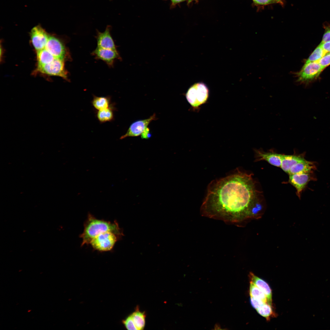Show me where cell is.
I'll return each mask as SVG.
<instances>
[{
    "label": "cell",
    "instance_id": "cell-17",
    "mask_svg": "<svg viewBox=\"0 0 330 330\" xmlns=\"http://www.w3.org/2000/svg\"><path fill=\"white\" fill-rule=\"evenodd\" d=\"M91 103L97 111L106 109L113 105L109 96H97L94 95Z\"/></svg>",
    "mask_w": 330,
    "mask_h": 330
},
{
    "label": "cell",
    "instance_id": "cell-16",
    "mask_svg": "<svg viewBox=\"0 0 330 330\" xmlns=\"http://www.w3.org/2000/svg\"><path fill=\"white\" fill-rule=\"evenodd\" d=\"M250 281L260 289L266 295L268 302L272 304V292L268 284L262 279L255 276L252 273L249 274Z\"/></svg>",
    "mask_w": 330,
    "mask_h": 330
},
{
    "label": "cell",
    "instance_id": "cell-8",
    "mask_svg": "<svg viewBox=\"0 0 330 330\" xmlns=\"http://www.w3.org/2000/svg\"><path fill=\"white\" fill-rule=\"evenodd\" d=\"M91 54L97 60L104 62L109 67H112L115 61L121 58L117 50L97 47Z\"/></svg>",
    "mask_w": 330,
    "mask_h": 330
},
{
    "label": "cell",
    "instance_id": "cell-25",
    "mask_svg": "<svg viewBox=\"0 0 330 330\" xmlns=\"http://www.w3.org/2000/svg\"><path fill=\"white\" fill-rule=\"evenodd\" d=\"M123 322L125 328L129 330H137L130 315L123 321Z\"/></svg>",
    "mask_w": 330,
    "mask_h": 330
},
{
    "label": "cell",
    "instance_id": "cell-31",
    "mask_svg": "<svg viewBox=\"0 0 330 330\" xmlns=\"http://www.w3.org/2000/svg\"><path fill=\"white\" fill-rule=\"evenodd\" d=\"M174 4H176L178 3H179L181 2H182L185 0H170Z\"/></svg>",
    "mask_w": 330,
    "mask_h": 330
},
{
    "label": "cell",
    "instance_id": "cell-9",
    "mask_svg": "<svg viewBox=\"0 0 330 330\" xmlns=\"http://www.w3.org/2000/svg\"><path fill=\"white\" fill-rule=\"evenodd\" d=\"M30 36L32 45L37 52L45 48L49 37L45 30L39 25L32 28Z\"/></svg>",
    "mask_w": 330,
    "mask_h": 330
},
{
    "label": "cell",
    "instance_id": "cell-2",
    "mask_svg": "<svg viewBox=\"0 0 330 330\" xmlns=\"http://www.w3.org/2000/svg\"><path fill=\"white\" fill-rule=\"evenodd\" d=\"M107 231L112 232L120 238L123 235L117 222L99 219L89 213L84 225L83 232L80 236L82 240L81 246L89 244L92 240L100 233Z\"/></svg>",
    "mask_w": 330,
    "mask_h": 330
},
{
    "label": "cell",
    "instance_id": "cell-4",
    "mask_svg": "<svg viewBox=\"0 0 330 330\" xmlns=\"http://www.w3.org/2000/svg\"><path fill=\"white\" fill-rule=\"evenodd\" d=\"M120 238L114 233L107 231L96 236L92 240L89 244L95 250L101 252L109 251L112 249Z\"/></svg>",
    "mask_w": 330,
    "mask_h": 330
},
{
    "label": "cell",
    "instance_id": "cell-18",
    "mask_svg": "<svg viewBox=\"0 0 330 330\" xmlns=\"http://www.w3.org/2000/svg\"><path fill=\"white\" fill-rule=\"evenodd\" d=\"M115 110L113 105L108 108L97 111L96 117L101 123L112 121L114 118Z\"/></svg>",
    "mask_w": 330,
    "mask_h": 330
},
{
    "label": "cell",
    "instance_id": "cell-22",
    "mask_svg": "<svg viewBox=\"0 0 330 330\" xmlns=\"http://www.w3.org/2000/svg\"><path fill=\"white\" fill-rule=\"evenodd\" d=\"M326 53L323 50L321 45L319 44L306 60L305 63L310 62L318 61Z\"/></svg>",
    "mask_w": 330,
    "mask_h": 330
},
{
    "label": "cell",
    "instance_id": "cell-5",
    "mask_svg": "<svg viewBox=\"0 0 330 330\" xmlns=\"http://www.w3.org/2000/svg\"><path fill=\"white\" fill-rule=\"evenodd\" d=\"M65 61L63 60L55 58L50 63L38 66L37 71L50 75L59 76L69 81L68 72L64 66Z\"/></svg>",
    "mask_w": 330,
    "mask_h": 330
},
{
    "label": "cell",
    "instance_id": "cell-24",
    "mask_svg": "<svg viewBox=\"0 0 330 330\" xmlns=\"http://www.w3.org/2000/svg\"><path fill=\"white\" fill-rule=\"evenodd\" d=\"M318 62L323 70L330 64V53H326Z\"/></svg>",
    "mask_w": 330,
    "mask_h": 330
},
{
    "label": "cell",
    "instance_id": "cell-1",
    "mask_svg": "<svg viewBox=\"0 0 330 330\" xmlns=\"http://www.w3.org/2000/svg\"><path fill=\"white\" fill-rule=\"evenodd\" d=\"M259 193L252 174L238 171L210 183L201 213L204 216L232 223L259 218L262 213Z\"/></svg>",
    "mask_w": 330,
    "mask_h": 330
},
{
    "label": "cell",
    "instance_id": "cell-7",
    "mask_svg": "<svg viewBox=\"0 0 330 330\" xmlns=\"http://www.w3.org/2000/svg\"><path fill=\"white\" fill-rule=\"evenodd\" d=\"M323 70L318 61L305 63L296 73L297 81L301 83H307L317 78Z\"/></svg>",
    "mask_w": 330,
    "mask_h": 330
},
{
    "label": "cell",
    "instance_id": "cell-29",
    "mask_svg": "<svg viewBox=\"0 0 330 330\" xmlns=\"http://www.w3.org/2000/svg\"><path fill=\"white\" fill-rule=\"evenodd\" d=\"M320 44L326 53H330V41L321 43Z\"/></svg>",
    "mask_w": 330,
    "mask_h": 330
},
{
    "label": "cell",
    "instance_id": "cell-14",
    "mask_svg": "<svg viewBox=\"0 0 330 330\" xmlns=\"http://www.w3.org/2000/svg\"><path fill=\"white\" fill-rule=\"evenodd\" d=\"M304 154L292 155H282L280 168L285 172L288 173L292 167L299 162L305 160Z\"/></svg>",
    "mask_w": 330,
    "mask_h": 330
},
{
    "label": "cell",
    "instance_id": "cell-27",
    "mask_svg": "<svg viewBox=\"0 0 330 330\" xmlns=\"http://www.w3.org/2000/svg\"><path fill=\"white\" fill-rule=\"evenodd\" d=\"M324 27L325 29V31L321 43L330 41V24H324Z\"/></svg>",
    "mask_w": 330,
    "mask_h": 330
},
{
    "label": "cell",
    "instance_id": "cell-15",
    "mask_svg": "<svg viewBox=\"0 0 330 330\" xmlns=\"http://www.w3.org/2000/svg\"><path fill=\"white\" fill-rule=\"evenodd\" d=\"M315 169L316 166L313 162L308 161L305 160L292 167L288 174L289 175L312 173L313 170Z\"/></svg>",
    "mask_w": 330,
    "mask_h": 330
},
{
    "label": "cell",
    "instance_id": "cell-32",
    "mask_svg": "<svg viewBox=\"0 0 330 330\" xmlns=\"http://www.w3.org/2000/svg\"><path fill=\"white\" fill-rule=\"evenodd\" d=\"M276 0L277 2L280 3H282V2H281V0Z\"/></svg>",
    "mask_w": 330,
    "mask_h": 330
},
{
    "label": "cell",
    "instance_id": "cell-12",
    "mask_svg": "<svg viewBox=\"0 0 330 330\" xmlns=\"http://www.w3.org/2000/svg\"><path fill=\"white\" fill-rule=\"evenodd\" d=\"M312 173L296 174H289L288 182L293 185L296 189V194L300 198L301 193L309 181L314 178Z\"/></svg>",
    "mask_w": 330,
    "mask_h": 330
},
{
    "label": "cell",
    "instance_id": "cell-13",
    "mask_svg": "<svg viewBox=\"0 0 330 330\" xmlns=\"http://www.w3.org/2000/svg\"><path fill=\"white\" fill-rule=\"evenodd\" d=\"M256 161L264 160L270 164L278 167H280L282 155L270 151L265 152L261 149L255 150Z\"/></svg>",
    "mask_w": 330,
    "mask_h": 330
},
{
    "label": "cell",
    "instance_id": "cell-33",
    "mask_svg": "<svg viewBox=\"0 0 330 330\" xmlns=\"http://www.w3.org/2000/svg\"><path fill=\"white\" fill-rule=\"evenodd\" d=\"M192 0H188V1H188V2H191V1H192Z\"/></svg>",
    "mask_w": 330,
    "mask_h": 330
},
{
    "label": "cell",
    "instance_id": "cell-10",
    "mask_svg": "<svg viewBox=\"0 0 330 330\" xmlns=\"http://www.w3.org/2000/svg\"><path fill=\"white\" fill-rule=\"evenodd\" d=\"M112 29V27L108 25L104 32H101L96 30L97 35L95 38L97 41V47L117 50V46L111 34Z\"/></svg>",
    "mask_w": 330,
    "mask_h": 330
},
{
    "label": "cell",
    "instance_id": "cell-3",
    "mask_svg": "<svg viewBox=\"0 0 330 330\" xmlns=\"http://www.w3.org/2000/svg\"><path fill=\"white\" fill-rule=\"evenodd\" d=\"M209 95V90L203 82L196 83L188 89L185 95L189 103L194 108H197L205 103Z\"/></svg>",
    "mask_w": 330,
    "mask_h": 330
},
{
    "label": "cell",
    "instance_id": "cell-11",
    "mask_svg": "<svg viewBox=\"0 0 330 330\" xmlns=\"http://www.w3.org/2000/svg\"><path fill=\"white\" fill-rule=\"evenodd\" d=\"M156 119L154 113L148 119L137 120L132 123L126 133L121 136L120 139L130 137L138 136L141 134L148 125L152 120Z\"/></svg>",
    "mask_w": 330,
    "mask_h": 330
},
{
    "label": "cell",
    "instance_id": "cell-20",
    "mask_svg": "<svg viewBox=\"0 0 330 330\" xmlns=\"http://www.w3.org/2000/svg\"><path fill=\"white\" fill-rule=\"evenodd\" d=\"M55 58L46 49L37 52L38 66H41L50 63Z\"/></svg>",
    "mask_w": 330,
    "mask_h": 330
},
{
    "label": "cell",
    "instance_id": "cell-23",
    "mask_svg": "<svg viewBox=\"0 0 330 330\" xmlns=\"http://www.w3.org/2000/svg\"><path fill=\"white\" fill-rule=\"evenodd\" d=\"M256 310L259 314L267 320L269 319L273 313L271 304L267 302L265 303Z\"/></svg>",
    "mask_w": 330,
    "mask_h": 330
},
{
    "label": "cell",
    "instance_id": "cell-21",
    "mask_svg": "<svg viewBox=\"0 0 330 330\" xmlns=\"http://www.w3.org/2000/svg\"><path fill=\"white\" fill-rule=\"evenodd\" d=\"M249 293L250 296L260 299L265 302L269 303L267 297L264 292L251 281L250 284Z\"/></svg>",
    "mask_w": 330,
    "mask_h": 330
},
{
    "label": "cell",
    "instance_id": "cell-30",
    "mask_svg": "<svg viewBox=\"0 0 330 330\" xmlns=\"http://www.w3.org/2000/svg\"><path fill=\"white\" fill-rule=\"evenodd\" d=\"M149 131V129L147 127L141 134V138L142 139L149 138L151 136Z\"/></svg>",
    "mask_w": 330,
    "mask_h": 330
},
{
    "label": "cell",
    "instance_id": "cell-26",
    "mask_svg": "<svg viewBox=\"0 0 330 330\" xmlns=\"http://www.w3.org/2000/svg\"><path fill=\"white\" fill-rule=\"evenodd\" d=\"M250 301L252 306L256 310L266 303L260 299L251 296H250Z\"/></svg>",
    "mask_w": 330,
    "mask_h": 330
},
{
    "label": "cell",
    "instance_id": "cell-19",
    "mask_svg": "<svg viewBox=\"0 0 330 330\" xmlns=\"http://www.w3.org/2000/svg\"><path fill=\"white\" fill-rule=\"evenodd\" d=\"M138 330H143L145 325L146 314L144 312L140 311L137 308L135 311L130 314Z\"/></svg>",
    "mask_w": 330,
    "mask_h": 330
},
{
    "label": "cell",
    "instance_id": "cell-28",
    "mask_svg": "<svg viewBox=\"0 0 330 330\" xmlns=\"http://www.w3.org/2000/svg\"><path fill=\"white\" fill-rule=\"evenodd\" d=\"M255 3L261 5H268L277 2L276 0H252Z\"/></svg>",
    "mask_w": 330,
    "mask_h": 330
},
{
    "label": "cell",
    "instance_id": "cell-6",
    "mask_svg": "<svg viewBox=\"0 0 330 330\" xmlns=\"http://www.w3.org/2000/svg\"><path fill=\"white\" fill-rule=\"evenodd\" d=\"M55 58L71 61V56L64 42L54 36H49L45 48Z\"/></svg>",
    "mask_w": 330,
    "mask_h": 330
}]
</instances>
